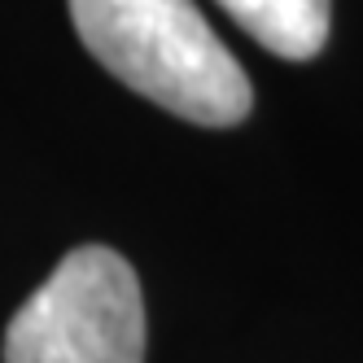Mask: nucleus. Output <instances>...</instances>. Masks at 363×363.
Instances as JSON below:
<instances>
[{
  "label": "nucleus",
  "mask_w": 363,
  "mask_h": 363,
  "mask_svg": "<svg viewBox=\"0 0 363 363\" xmlns=\"http://www.w3.org/2000/svg\"><path fill=\"white\" fill-rule=\"evenodd\" d=\"M70 18L88 53L153 106L201 127L250 114L245 70L193 0H70Z\"/></svg>",
  "instance_id": "nucleus-1"
},
{
  "label": "nucleus",
  "mask_w": 363,
  "mask_h": 363,
  "mask_svg": "<svg viewBox=\"0 0 363 363\" xmlns=\"http://www.w3.org/2000/svg\"><path fill=\"white\" fill-rule=\"evenodd\" d=\"M5 363H145V298L110 245H79L5 328Z\"/></svg>",
  "instance_id": "nucleus-2"
},
{
  "label": "nucleus",
  "mask_w": 363,
  "mask_h": 363,
  "mask_svg": "<svg viewBox=\"0 0 363 363\" xmlns=\"http://www.w3.org/2000/svg\"><path fill=\"white\" fill-rule=\"evenodd\" d=\"M241 31L284 62H311L328 44V0H219Z\"/></svg>",
  "instance_id": "nucleus-3"
}]
</instances>
